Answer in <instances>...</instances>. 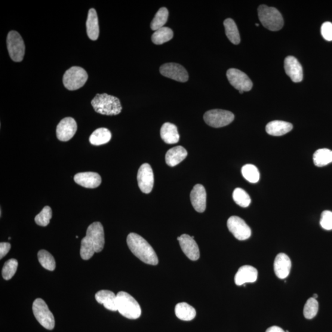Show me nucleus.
<instances>
[{
  "label": "nucleus",
  "instance_id": "e433bc0d",
  "mask_svg": "<svg viewBox=\"0 0 332 332\" xmlns=\"http://www.w3.org/2000/svg\"><path fill=\"white\" fill-rule=\"evenodd\" d=\"M52 216V212L51 208L49 206H45L41 212L36 215L35 221L38 225L46 226L50 222Z\"/></svg>",
  "mask_w": 332,
  "mask_h": 332
},
{
  "label": "nucleus",
  "instance_id": "f257e3e1",
  "mask_svg": "<svg viewBox=\"0 0 332 332\" xmlns=\"http://www.w3.org/2000/svg\"><path fill=\"white\" fill-rule=\"evenodd\" d=\"M105 245V235L102 224L94 222L89 225L86 235L82 239L80 255L83 260L90 259L96 252L103 250Z\"/></svg>",
  "mask_w": 332,
  "mask_h": 332
},
{
  "label": "nucleus",
  "instance_id": "7ed1b4c3",
  "mask_svg": "<svg viewBox=\"0 0 332 332\" xmlns=\"http://www.w3.org/2000/svg\"><path fill=\"white\" fill-rule=\"evenodd\" d=\"M91 104L95 112L101 115H117L122 110L119 98L107 94H97L91 101Z\"/></svg>",
  "mask_w": 332,
  "mask_h": 332
},
{
  "label": "nucleus",
  "instance_id": "f704fd0d",
  "mask_svg": "<svg viewBox=\"0 0 332 332\" xmlns=\"http://www.w3.org/2000/svg\"><path fill=\"white\" fill-rule=\"evenodd\" d=\"M319 303L314 298H310L306 301L304 307V316L307 319H312L316 316L318 312Z\"/></svg>",
  "mask_w": 332,
  "mask_h": 332
},
{
  "label": "nucleus",
  "instance_id": "7c9ffc66",
  "mask_svg": "<svg viewBox=\"0 0 332 332\" xmlns=\"http://www.w3.org/2000/svg\"><path fill=\"white\" fill-rule=\"evenodd\" d=\"M168 16L169 11L167 8H160L151 23V29L156 31L164 27L168 20Z\"/></svg>",
  "mask_w": 332,
  "mask_h": 332
},
{
  "label": "nucleus",
  "instance_id": "2f4dec72",
  "mask_svg": "<svg viewBox=\"0 0 332 332\" xmlns=\"http://www.w3.org/2000/svg\"><path fill=\"white\" fill-rule=\"evenodd\" d=\"M242 174L245 179L252 183H256L260 180V172L256 166L246 164L241 169Z\"/></svg>",
  "mask_w": 332,
  "mask_h": 332
},
{
  "label": "nucleus",
  "instance_id": "a878e982",
  "mask_svg": "<svg viewBox=\"0 0 332 332\" xmlns=\"http://www.w3.org/2000/svg\"><path fill=\"white\" fill-rule=\"evenodd\" d=\"M175 313L178 319L184 321H192L196 316L195 309L186 303H178L175 307Z\"/></svg>",
  "mask_w": 332,
  "mask_h": 332
},
{
  "label": "nucleus",
  "instance_id": "423d86ee",
  "mask_svg": "<svg viewBox=\"0 0 332 332\" xmlns=\"http://www.w3.org/2000/svg\"><path fill=\"white\" fill-rule=\"evenodd\" d=\"M88 79L86 71L79 67H72L65 73L63 83L70 91L77 90L85 85Z\"/></svg>",
  "mask_w": 332,
  "mask_h": 332
},
{
  "label": "nucleus",
  "instance_id": "1a4fd4ad",
  "mask_svg": "<svg viewBox=\"0 0 332 332\" xmlns=\"http://www.w3.org/2000/svg\"><path fill=\"white\" fill-rule=\"evenodd\" d=\"M235 119L234 114L229 111L223 110H212L206 112L204 119L206 124L211 127L222 128L232 122Z\"/></svg>",
  "mask_w": 332,
  "mask_h": 332
},
{
  "label": "nucleus",
  "instance_id": "9d476101",
  "mask_svg": "<svg viewBox=\"0 0 332 332\" xmlns=\"http://www.w3.org/2000/svg\"><path fill=\"white\" fill-rule=\"evenodd\" d=\"M226 76L230 84L239 91H251L253 86L251 79L241 70L230 69L227 71Z\"/></svg>",
  "mask_w": 332,
  "mask_h": 332
},
{
  "label": "nucleus",
  "instance_id": "6ab92c4d",
  "mask_svg": "<svg viewBox=\"0 0 332 332\" xmlns=\"http://www.w3.org/2000/svg\"><path fill=\"white\" fill-rule=\"evenodd\" d=\"M291 265V260L287 255L281 253L277 255L274 263V269L277 277L281 279L287 278L290 273Z\"/></svg>",
  "mask_w": 332,
  "mask_h": 332
},
{
  "label": "nucleus",
  "instance_id": "9b49d317",
  "mask_svg": "<svg viewBox=\"0 0 332 332\" xmlns=\"http://www.w3.org/2000/svg\"><path fill=\"white\" fill-rule=\"evenodd\" d=\"M227 226L231 233L237 239L244 241L250 238L251 230L244 220L238 216H232L227 221Z\"/></svg>",
  "mask_w": 332,
  "mask_h": 332
},
{
  "label": "nucleus",
  "instance_id": "c85d7f7f",
  "mask_svg": "<svg viewBox=\"0 0 332 332\" xmlns=\"http://www.w3.org/2000/svg\"><path fill=\"white\" fill-rule=\"evenodd\" d=\"M314 164L323 167L332 162V151L327 149H319L314 154Z\"/></svg>",
  "mask_w": 332,
  "mask_h": 332
},
{
  "label": "nucleus",
  "instance_id": "4468645a",
  "mask_svg": "<svg viewBox=\"0 0 332 332\" xmlns=\"http://www.w3.org/2000/svg\"><path fill=\"white\" fill-rule=\"evenodd\" d=\"M77 131L75 120L71 117L61 119L56 129L57 137L58 140L67 141L73 138Z\"/></svg>",
  "mask_w": 332,
  "mask_h": 332
},
{
  "label": "nucleus",
  "instance_id": "0eeeda50",
  "mask_svg": "<svg viewBox=\"0 0 332 332\" xmlns=\"http://www.w3.org/2000/svg\"><path fill=\"white\" fill-rule=\"evenodd\" d=\"M32 309L34 316L43 327L48 330H52L54 328V317L44 300L37 298L34 301Z\"/></svg>",
  "mask_w": 332,
  "mask_h": 332
},
{
  "label": "nucleus",
  "instance_id": "473e14b6",
  "mask_svg": "<svg viewBox=\"0 0 332 332\" xmlns=\"http://www.w3.org/2000/svg\"><path fill=\"white\" fill-rule=\"evenodd\" d=\"M39 262L44 268L49 271H54L55 268V261L52 255L48 251L41 250L38 252Z\"/></svg>",
  "mask_w": 332,
  "mask_h": 332
},
{
  "label": "nucleus",
  "instance_id": "f8f14e48",
  "mask_svg": "<svg viewBox=\"0 0 332 332\" xmlns=\"http://www.w3.org/2000/svg\"><path fill=\"white\" fill-rule=\"evenodd\" d=\"M159 70L163 76L178 82H184L189 79V74L185 69L178 64H165L160 67Z\"/></svg>",
  "mask_w": 332,
  "mask_h": 332
},
{
  "label": "nucleus",
  "instance_id": "ddd939ff",
  "mask_svg": "<svg viewBox=\"0 0 332 332\" xmlns=\"http://www.w3.org/2000/svg\"><path fill=\"white\" fill-rule=\"evenodd\" d=\"M137 181L141 192L146 194L152 192L154 185V174L149 164L144 163L140 166L137 173Z\"/></svg>",
  "mask_w": 332,
  "mask_h": 332
},
{
  "label": "nucleus",
  "instance_id": "f03ea898",
  "mask_svg": "<svg viewBox=\"0 0 332 332\" xmlns=\"http://www.w3.org/2000/svg\"><path fill=\"white\" fill-rule=\"evenodd\" d=\"M127 244L132 253L143 262L152 265L158 263V258L154 249L146 239L136 233L129 234Z\"/></svg>",
  "mask_w": 332,
  "mask_h": 332
},
{
  "label": "nucleus",
  "instance_id": "58836bf2",
  "mask_svg": "<svg viewBox=\"0 0 332 332\" xmlns=\"http://www.w3.org/2000/svg\"><path fill=\"white\" fill-rule=\"evenodd\" d=\"M321 34L327 41H332V24L330 22H326L321 27Z\"/></svg>",
  "mask_w": 332,
  "mask_h": 332
},
{
  "label": "nucleus",
  "instance_id": "393cba45",
  "mask_svg": "<svg viewBox=\"0 0 332 332\" xmlns=\"http://www.w3.org/2000/svg\"><path fill=\"white\" fill-rule=\"evenodd\" d=\"M86 28L89 38L93 41L97 40L99 36V26L97 12L94 8L89 9Z\"/></svg>",
  "mask_w": 332,
  "mask_h": 332
},
{
  "label": "nucleus",
  "instance_id": "20e7f679",
  "mask_svg": "<svg viewBox=\"0 0 332 332\" xmlns=\"http://www.w3.org/2000/svg\"><path fill=\"white\" fill-rule=\"evenodd\" d=\"M116 297L118 310L122 316L129 319L140 318L141 307L134 297L125 292H119Z\"/></svg>",
  "mask_w": 332,
  "mask_h": 332
},
{
  "label": "nucleus",
  "instance_id": "ea45409f",
  "mask_svg": "<svg viewBox=\"0 0 332 332\" xmlns=\"http://www.w3.org/2000/svg\"><path fill=\"white\" fill-rule=\"evenodd\" d=\"M11 245L8 242L0 243V259L5 257L11 249Z\"/></svg>",
  "mask_w": 332,
  "mask_h": 332
},
{
  "label": "nucleus",
  "instance_id": "c756f323",
  "mask_svg": "<svg viewBox=\"0 0 332 332\" xmlns=\"http://www.w3.org/2000/svg\"><path fill=\"white\" fill-rule=\"evenodd\" d=\"M174 33L169 27H163L155 31L153 34L152 39L155 45H162L173 38Z\"/></svg>",
  "mask_w": 332,
  "mask_h": 332
},
{
  "label": "nucleus",
  "instance_id": "dca6fc26",
  "mask_svg": "<svg viewBox=\"0 0 332 332\" xmlns=\"http://www.w3.org/2000/svg\"><path fill=\"white\" fill-rule=\"evenodd\" d=\"M284 69L286 74L290 77L292 81L299 82L303 78L302 67L299 61L294 56H288L285 58Z\"/></svg>",
  "mask_w": 332,
  "mask_h": 332
},
{
  "label": "nucleus",
  "instance_id": "f3484780",
  "mask_svg": "<svg viewBox=\"0 0 332 332\" xmlns=\"http://www.w3.org/2000/svg\"><path fill=\"white\" fill-rule=\"evenodd\" d=\"M74 180L79 185L87 189H95L101 183L100 175L93 172H81L77 174L74 177Z\"/></svg>",
  "mask_w": 332,
  "mask_h": 332
},
{
  "label": "nucleus",
  "instance_id": "72a5a7b5",
  "mask_svg": "<svg viewBox=\"0 0 332 332\" xmlns=\"http://www.w3.org/2000/svg\"><path fill=\"white\" fill-rule=\"evenodd\" d=\"M234 201L242 208H247L251 203V199L245 190L238 188L233 193Z\"/></svg>",
  "mask_w": 332,
  "mask_h": 332
},
{
  "label": "nucleus",
  "instance_id": "bb28decb",
  "mask_svg": "<svg viewBox=\"0 0 332 332\" xmlns=\"http://www.w3.org/2000/svg\"><path fill=\"white\" fill-rule=\"evenodd\" d=\"M112 138V134L109 129L101 128L96 129L89 137V141L95 146H101L109 142Z\"/></svg>",
  "mask_w": 332,
  "mask_h": 332
},
{
  "label": "nucleus",
  "instance_id": "2eb2a0df",
  "mask_svg": "<svg viewBox=\"0 0 332 332\" xmlns=\"http://www.w3.org/2000/svg\"><path fill=\"white\" fill-rule=\"evenodd\" d=\"M177 240L183 253L189 259L193 261L199 259L200 253L198 245L192 236L184 234L178 237Z\"/></svg>",
  "mask_w": 332,
  "mask_h": 332
},
{
  "label": "nucleus",
  "instance_id": "4be33fe9",
  "mask_svg": "<svg viewBox=\"0 0 332 332\" xmlns=\"http://www.w3.org/2000/svg\"><path fill=\"white\" fill-rule=\"evenodd\" d=\"M293 129V125L290 122L283 121H273L266 126V131L267 134L273 136H282L288 133Z\"/></svg>",
  "mask_w": 332,
  "mask_h": 332
},
{
  "label": "nucleus",
  "instance_id": "aec40b11",
  "mask_svg": "<svg viewBox=\"0 0 332 332\" xmlns=\"http://www.w3.org/2000/svg\"><path fill=\"white\" fill-rule=\"evenodd\" d=\"M258 272L256 268L250 265L242 266L236 274L235 281L237 285H242L248 282L257 281Z\"/></svg>",
  "mask_w": 332,
  "mask_h": 332
},
{
  "label": "nucleus",
  "instance_id": "a18cd8bd",
  "mask_svg": "<svg viewBox=\"0 0 332 332\" xmlns=\"http://www.w3.org/2000/svg\"><path fill=\"white\" fill-rule=\"evenodd\" d=\"M285 332H289V331H288V330H286V331H285Z\"/></svg>",
  "mask_w": 332,
  "mask_h": 332
},
{
  "label": "nucleus",
  "instance_id": "79ce46f5",
  "mask_svg": "<svg viewBox=\"0 0 332 332\" xmlns=\"http://www.w3.org/2000/svg\"><path fill=\"white\" fill-rule=\"evenodd\" d=\"M318 295H317V294H314L313 295V298H315V299H316V298H318Z\"/></svg>",
  "mask_w": 332,
  "mask_h": 332
},
{
  "label": "nucleus",
  "instance_id": "b1692460",
  "mask_svg": "<svg viewBox=\"0 0 332 332\" xmlns=\"http://www.w3.org/2000/svg\"><path fill=\"white\" fill-rule=\"evenodd\" d=\"M160 134L163 141L168 144L177 143L180 139L177 126L171 122H165L162 125Z\"/></svg>",
  "mask_w": 332,
  "mask_h": 332
},
{
  "label": "nucleus",
  "instance_id": "37998d69",
  "mask_svg": "<svg viewBox=\"0 0 332 332\" xmlns=\"http://www.w3.org/2000/svg\"><path fill=\"white\" fill-rule=\"evenodd\" d=\"M240 94L244 93V91H239Z\"/></svg>",
  "mask_w": 332,
  "mask_h": 332
},
{
  "label": "nucleus",
  "instance_id": "6e6552de",
  "mask_svg": "<svg viewBox=\"0 0 332 332\" xmlns=\"http://www.w3.org/2000/svg\"><path fill=\"white\" fill-rule=\"evenodd\" d=\"M7 48L11 59L16 63L23 60L26 46L20 34L15 31L9 32L7 36Z\"/></svg>",
  "mask_w": 332,
  "mask_h": 332
},
{
  "label": "nucleus",
  "instance_id": "4c0bfd02",
  "mask_svg": "<svg viewBox=\"0 0 332 332\" xmlns=\"http://www.w3.org/2000/svg\"><path fill=\"white\" fill-rule=\"evenodd\" d=\"M320 224L322 229L326 230H332V212L325 211L321 214Z\"/></svg>",
  "mask_w": 332,
  "mask_h": 332
},
{
  "label": "nucleus",
  "instance_id": "cd10ccee",
  "mask_svg": "<svg viewBox=\"0 0 332 332\" xmlns=\"http://www.w3.org/2000/svg\"><path fill=\"white\" fill-rule=\"evenodd\" d=\"M223 24L227 38L234 45L239 44L241 38H240L239 30L235 21L232 18H227L224 21Z\"/></svg>",
  "mask_w": 332,
  "mask_h": 332
},
{
  "label": "nucleus",
  "instance_id": "5701e85b",
  "mask_svg": "<svg viewBox=\"0 0 332 332\" xmlns=\"http://www.w3.org/2000/svg\"><path fill=\"white\" fill-rule=\"evenodd\" d=\"M188 153L183 147L177 146L169 150L166 153L165 159L166 164L171 167L180 164L186 158Z\"/></svg>",
  "mask_w": 332,
  "mask_h": 332
},
{
  "label": "nucleus",
  "instance_id": "a211bd4d",
  "mask_svg": "<svg viewBox=\"0 0 332 332\" xmlns=\"http://www.w3.org/2000/svg\"><path fill=\"white\" fill-rule=\"evenodd\" d=\"M205 189L201 184H197L190 193L191 202L197 212L202 213L206 209Z\"/></svg>",
  "mask_w": 332,
  "mask_h": 332
},
{
  "label": "nucleus",
  "instance_id": "a19ab883",
  "mask_svg": "<svg viewBox=\"0 0 332 332\" xmlns=\"http://www.w3.org/2000/svg\"><path fill=\"white\" fill-rule=\"evenodd\" d=\"M266 332H285L282 328L281 327H278V326H273L267 329Z\"/></svg>",
  "mask_w": 332,
  "mask_h": 332
},
{
  "label": "nucleus",
  "instance_id": "c03bdc74",
  "mask_svg": "<svg viewBox=\"0 0 332 332\" xmlns=\"http://www.w3.org/2000/svg\"><path fill=\"white\" fill-rule=\"evenodd\" d=\"M258 26H259V25H258V24H256V26L258 27Z\"/></svg>",
  "mask_w": 332,
  "mask_h": 332
},
{
  "label": "nucleus",
  "instance_id": "c9c22d12",
  "mask_svg": "<svg viewBox=\"0 0 332 332\" xmlns=\"http://www.w3.org/2000/svg\"><path fill=\"white\" fill-rule=\"evenodd\" d=\"M18 267L17 261L15 259H10L6 261L2 269L3 278L5 280H10L17 272Z\"/></svg>",
  "mask_w": 332,
  "mask_h": 332
},
{
  "label": "nucleus",
  "instance_id": "412c9836",
  "mask_svg": "<svg viewBox=\"0 0 332 332\" xmlns=\"http://www.w3.org/2000/svg\"><path fill=\"white\" fill-rule=\"evenodd\" d=\"M95 297L97 302L103 304L104 307L107 309L112 312L118 310L116 295L113 292L107 290L98 291L95 294Z\"/></svg>",
  "mask_w": 332,
  "mask_h": 332
},
{
  "label": "nucleus",
  "instance_id": "39448f33",
  "mask_svg": "<svg viewBox=\"0 0 332 332\" xmlns=\"http://www.w3.org/2000/svg\"><path fill=\"white\" fill-rule=\"evenodd\" d=\"M258 17L263 26L271 31H278L284 26V20L278 9L261 5L258 8Z\"/></svg>",
  "mask_w": 332,
  "mask_h": 332
}]
</instances>
